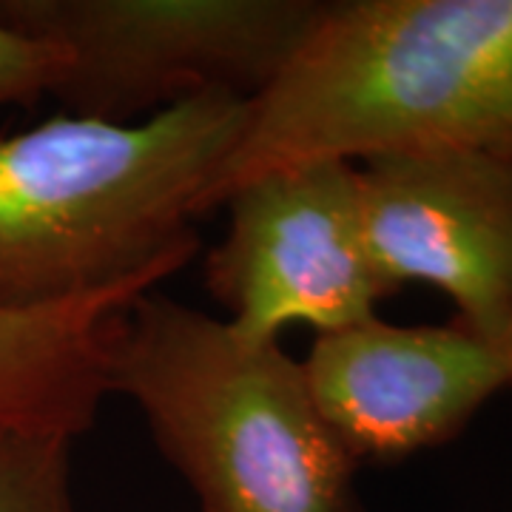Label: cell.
Listing matches in <instances>:
<instances>
[{
    "label": "cell",
    "mask_w": 512,
    "mask_h": 512,
    "mask_svg": "<svg viewBox=\"0 0 512 512\" xmlns=\"http://www.w3.org/2000/svg\"><path fill=\"white\" fill-rule=\"evenodd\" d=\"M441 151L512 157V0L322 3L248 100L202 217L279 168Z\"/></svg>",
    "instance_id": "obj_1"
},
{
    "label": "cell",
    "mask_w": 512,
    "mask_h": 512,
    "mask_svg": "<svg viewBox=\"0 0 512 512\" xmlns=\"http://www.w3.org/2000/svg\"><path fill=\"white\" fill-rule=\"evenodd\" d=\"M248 100L208 92L140 123L60 114L0 137V313L185 268Z\"/></svg>",
    "instance_id": "obj_2"
},
{
    "label": "cell",
    "mask_w": 512,
    "mask_h": 512,
    "mask_svg": "<svg viewBox=\"0 0 512 512\" xmlns=\"http://www.w3.org/2000/svg\"><path fill=\"white\" fill-rule=\"evenodd\" d=\"M109 393L137 404L200 512H365L356 458L279 342L148 291L114 330Z\"/></svg>",
    "instance_id": "obj_3"
},
{
    "label": "cell",
    "mask_w": 512,
    "mask_h": 512,
    "mask_svg": "<svg viewBox=\"0 0 512 512\" xmlns=\"http://www.w3.org/2000/svg\"><path fill=\"white\" fill-rule=\"evenodd\" d=\"M319 0H0V23L63 52L69 114L126 126L183 100H251L288 63Z\"/></svg>",
    "instance_id": "obj_4"
},
{
    "label": "cell",
    "mask_w": 512,
    "mask_h": 512,
    "mask_svg": "<svg viewBox=\"0 0 512 512\" xmlns=\"http://www.w3.org/2000/svg\"><path fill=\"white\" fill-rule=\"evenodd\" d=\"M228 228L205 259V288L248 342H279L288 325L316 336L376 319L390 296L362 214L359 168L308 163L239 185Z\"/></svg>",
    "instance_id": "obj_5"
},
{
    "label": "cell",
    "mask_w": 512,
    "mask_h": 512,
    "mask_svg": "<svg viewBox=\"0 0 512 512\" xmlns=\"http://www.w3.org/2000/svg\"><path fill=\"white\" fill-rule=\"evenodd\" d=\"M370 254L390 291L450 296L458 328L512 348V157L441 151L359 168Z\"/></svg>",
    "instance_id": "obj_6"
},
{
    "label": "cell",
    "mask_w": 512,
    "mask_h": 512,
    "mask_svg": "<svg viewBox=\"0 0 512 512\" xmlns=\"http://www.w3.org/2000/svg\"><path fill=\"white\" fill-rule=\"evenodd\" d=\"M322 419L356 464H393L464 433L512 390V348L447 325H387L379 316L322 333L302 362Z\"/></svg>",
    "instance_id": "obj_7"
},
{
    "label": "cell",
    "mask_w": 512,
    "mask_h": 512,
    "mask_svg": "<svg viewBox=\"0 0 512 512\" xmlns=\"http://www.w3.org/2000/svg\"><path fill=\"white\" fill-rule=\"evenodd\" d=\"M160 276L40 308L0 313V430L74 441L92 430L109 396L114 330Z\"/></svg>",
    "instance_id": "obj_8"
},
{
    "label": "cell",
    "mask_w": 512,
    "mask_h": 512,
    "mask_svg": "<svg viewBox=\"0 0 512 512\" xmlns=\"http://www.w3.org/2000/svg\"><path fill=\"white\" fill-rule=\"evenodd\" d=\"M72 444L60 436L0 430V512H77Z\"/></svg>",
    "instance_id": "obj_9"
},
{
    "label": "cell",
    "mask_w": 512,
    "mask_h": 512,
    "mask_svg": "<svg viewBox=\"0 0 512 512\" xmlns=\"http://www.w3.org/2000/svg\"><path fill=\"white\" fill-rule=\"evenodd\" d=\"M63 72V52L0 23V109L32 106L52 92Z\"/></svg>",
    "instance_id": "obj_10"
}]
</instances>
